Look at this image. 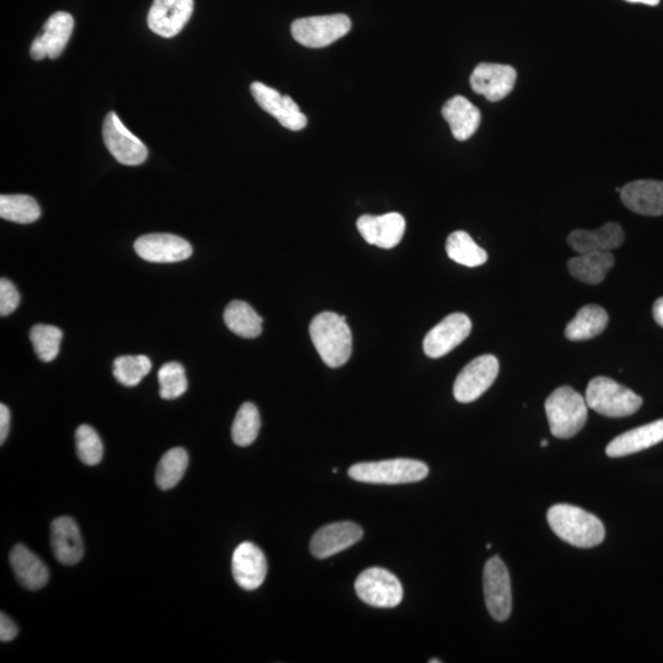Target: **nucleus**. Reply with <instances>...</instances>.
Returning <instances> with one entry per match:
<instances>
[{
	"mask_svg": "<svg viewBox=\"0 0 663 663\" xmlns=\"http://www.w3.org/2000/svg\"><path fill=\"white\" fill-rule=\"evenodd\" d=\"M547 519L555 535L571 546L592 548L605 539V526L601 520L578 506L554 505L548 510Z\"/></svg>",
	"mask_w": 663,
	"mask_h": 663,
	"instance_id": "nucleus-1",
	"label": "nucleus"
},
{
	"mask_svg": "<svg viewBox=\"0 0 663 663\" xmlns=\"http://www.w3.org/2000/svg\"><path fill=\"white\" fill-rule=\"evenodd\" d=\"M347 317L326 311L310 325V337L318 355L332 369L341 368L352 357L353 337Z\"/></svg>",
	"mask_w": 663,
	"mask_h": 663,
	"instance_id": "nucleus-2",
	"label": "nucleus"
},
{
	"mask_svg": "<svg viewBox=\"0 0 663 663\" xmlns=\"http://www.w3.org/2000/svg\"><path fill=\"white\" fill-rule=\"evenodd\" d=\"M546 413L553 436L558 439L574 438L587 422V403L574 388H557L546 401Z\"/></svg>",
	"mask_w": 663,
	"mask_h": 663,
	"instance_id": "nucleus-3",
	"label": "nucleus"
},
{
	"mask_svg": "<svg viewBox=\"0 0 663 663\" xmlns=\"http://www.w3.org/2000/svg\"><path fill=\"white\" fill-rule=\"evenodd\" d=\"M587 407L608 418L629 417L643 406V398L629 388L608 379L595 377L586 390Z\"/></svg>",
	"mask_w": 663,
	"mask_h": 663,
	"instance_id": "nucleus-4",
	"label": "nucleus"
},
{
	"mask_svg": "<svg viewBox=\"0 0 663 663\" xmlns=\"http://www.w3.org/2000/svg\"><path fill=\"white\" fill-rule=\"evenodd\" d=\"M429 467L422 461L395 458L380 462L357 463L349 468V477L354 481L369 484H407L423 481Z\"/></svg>",
	"mask_w": 663,
	"mask_h": 663,
	"instance_id": "nucleus-5",
	"label": "nucleus"
},
{
	"mask_svg": "<svg viewBox=\"0 0 663 663\" xmlns=\"http://www.w3.org/2000/svg\"><path fill=\"white\" fill-rule=\"evenodd\" d=\"M352 29V21L344 14L311 16L295 20L291 34L300 45L323 48L342 39Z\"/></svg>",
	"mask_w": 663,
	"mask_h": 663,
	"instance_id": "nucleus-6",
	"label": "nucleus"
},
{
	"mask_svg": "<svg viewBox=\"0 0 663 663\" xmlns=\"http://www.w3.org/2000/svg\"><path fill=\"white\" fill-rule=\"evenodd\" d=\"M355 592L366 605L376 608H395L403 598L401 581L382 568L364 570L355 581Z\"/></svg>",
	"mask_w": 663,
	"mask_h": 663,
	"instance_id": "nucleus-7",
	"label": "nucleus"
},
{
	"mask_svg": "<svg viewBox=\"0 0 663 663\" xmlns=\"http://www.w3.org/2000/svg\"><path fill=\"white\" fill-rule=\"evenodd\" d=\"M499 361L494 355H482L467 364L458 374L454 385L457 402L471 403L483 396L497 380Z\"/></svg>",
	"mask_w": 663,
	"mask_h": 663,
	"instance_id": "nucleus-8",
	"label": "nucleus"
},
{
	"mask_svg": "<svg viewBox=\"0 0 663 663\" xmlns=\"http://www.w3.org/2000/svg\"><path fill=\"white\" fill-rule=\"evenodd\" d=\"M485 605L497 622L508 621L512 609L511 582L508 568L499 557L490 558L483 573Z\"/></svg>",
	"mask_w": 663,
	"mask_h": 663,
	"instance_id": "nucleus-9",
	"label": "nucleus"
},
{
	"mask_svg": "<svg viewBox=\"0 0 663 663\" xmlns=\"http://www.w3.org/2000/svg\"><path fill=\"white\" fill-rule=\"evenodd\" d=\"M102 137L107 150L120 164L138 166L148 158V149L142 140L128 131L115 112L106 116Z\"/></svg>",
	"mask_w": 663,
	"mask_h": 663,
	"instance_id": "nucleus-10",
	"label": "nucleus"
},
{
	"mask_svg": "<svg viewBox=\"0 0 663 663\" xmlns=\"http://www.w3.org/2000/svg\"><path fill=\"white\" fill-rule=\"evenodd\" d=\"M472 322L470 317L461 312L447 316L424 338V353L429 358L445 357L470 336Z\"/></svg>",
	"mask_w": 663,
	"mask_h": 663,
	"instance_id": "nucleus-11",
	"label": "nucleus"
},
{
	"mask_svg": "<svg viewBox=\"0 0 663 663\" xmlns=\"http://www.w3.org/2000/svg\"><path fill=\"white\" fill-rule=\"evenodd\" d=\"M251 93L258 106L276 118L284 128L298 132L306 127V116L290 96L282 95L276 89L260 82L251 85Z\"/></svg>",
	"mask_w": 663,
	"mask_h": 663,
	"instance_id": "nucleus-12",
	"label": "nucleus"
},
{
	"mask_svg": "<svg viewBox=\"0 0 663 663\" xmlns=\"http://www.w3.org/2000/svg\"><path fill=\"white\" fill-rule=\"evenodd\" d=\"M517 73L515 68L498 63H481L471 75V88L490 102L505 99L515 88Z\"/></svg>",
	"mask_w": 663,
	"mask_h": 663,
	"instance_id": "nucleus-13",
	"label": "nucleus"
},
{
	"mask_svg": "<svg viewBox=\"0 0 663 663\" xmlns=\"http://www.w3.org/2000/svg\"><path fill=\"white\" fill-rule=\"evenodd\" d=\"M134 250L144 261L153 263H176L192 256L190 242L172 234H149L139 237Z\"/></svg>",
	"mask_w": 663,
	"mask_h": 663,
	"instance_id": "nucleus-14",
	"label": "nucleus"
},
{
	"mask_svg": "<svg viewBox=\"0 0 663 663\" xmlns=\"http://www.w3.org/2000/svg\"><path fill=\"white\" fill-rule=\"evenodd\" d=\"M193 0H154L148 14V26L165 39L179 35L193 14Z\"/></svg>",
	"mask_w": 663,
	"mask_h": 663,
	"instance_id": "nucleus-15",
	"label": "nucleus"
},
{
	"mask_svg": "<svg viewBox=\"0 0 663 663\" xmlns=\"http://www.w3.org/2000/svg\"><path fill=\"white\" fill-rule=\"evenodd\" d=\"M74 30L73 16L58 12L50 16L40 36L32 42L30 55L35 61H42L46 57L56 59L62 55L67 47L70 36Z\"/></svg>",
	"mask_w": 663,
	"mask_h": 663,
	"instance_id": "nucleus-16",
	"label": "nucleus"
},
{
	"mask_svg": "<svg viewBox=\"0 0 663 663\" xmlns=\"http://www.w3.org/2000/svg\"><path fill=\"white\" fill-rule=\"evenodd\" d=\"M363 538V530L354 522H336L320 528L311 539V553L317 559L333 557L357 544Z\"/></svg>",
	"mask_w": 663,
	"mask_h": 663,
	"instance_id": "nucleus-17",
	"label": "nucleus"
},
{
	"mask_svg": "<svg viewBox=\"0 0 663 663\" xmlns=\"http://www.w3.org/2000/svg\"><path fill=\"white\" fill-rule=\"evenodd\" d=\"M358 230L370 245L390 250L402 241L406 231V220L400 213H388L381 217L363 215L358 219Z\"/></svg>",
	"mask_w": 663,
	"mask_h": 663,
	"instance_id": "nucleus-18",
	"label": "nucleus"
},
{
	"mask_svg": "<svg viewBox=\"0 0 663 663\" xmlns=\"http://www.w3.org/2000/svg\"><path fill=\"white\" fill-rule=\"evenodd\" d=\"M267 559L251 542L241 543L233 555V575L237 585L247 591L261 587L267 576Z\"/></svg>",
	"mask_w": 663,
	"mask_h": 663,
	"instance_id": "nucleus-19",
	"label": "nucleus"
},
{
	"mask_svg": "<svg viewBox=\"0 0 663 663\" xmlns=\"http://www.w3.org/2000/svg\"><path fill=\"white\" fill-rule=\"evenodd\" d=\"M621 199L625 207L646 217L663 215V182L640 180L622 188Z\"/></svg>",
	"mask_w": 663,
	"mask_h": 663,
	"instance_id": "nucleus-20",
	"label": "nucleus"
},
{
	"mask_svg": "<svg viewBox=\"0 0 663 663\" xmlns=\"http://www.w3.org/2000/svg\"><path fill=\"white\" fill-rule=\"evenodd\" d=\"M52 551L63 565L78 564L84 555V544L79 527L70 517H59L51 526Z\"/></svg>",
	"mask_w": 663,
	"mask_h": 663,
	"instance_id": "nucleus-21",
	"label": "nucleus"
},
{
	"mask_svg": "<svg viewBox=\"0 0 663 663\" xmlns=\"http://www.w3.org/2000/svg\"><path fill=\"white\" fill-rule=\"evenodd\" d=\"M624 231L617 223H607L596 230H574L568 237L571 249L580 253L611 252L621 247Z\"/></svg>",
	"mask_w": 663,
	"mask_h": 663,
	"instance_id": "nucleus-22",
	"label": "nucleus"
},
{
	"mask_svg": "<svg viewBox=\"0 0 663 663\" xmlns=\"http://www.w3.org/2000/svg\"><path fill=\"white\" fill-rule=\"evenodd\" d=\"M663 441V419L627 431L607 446L608 457L618 458L650 449Z\"/></svg>",
	"mask_w": 663,
	"mask_h": 663,
	"instance_id": "nucleus-23",
	"label": "nucleus"
},
{
	"mask_svg": "<svg viewBox=\"0 0 663 663\" xmlns=\"http://www.w3.org/2000/svg\"><path fill=\"white\" fill-rule=\"evenodd\" d=\"M442 117L449 123L452 136L460 142L470 139L481 126V111L466 97L455 96L442 107Z\"/></svg>",
	"mask_w": 663,
	"mask_h": 663,
	"instance_id": "nucleus-24",
	"label": "nucleus"
},
{
	"mask_svg": "<svg viewBox=\"0 0 663 663\" xmlns=\"http://www.w3.org/2000/svg\"><path fill=\"white\" fill-rule=\"evenodd\" d=\"M9 559L16 579L26 590H40L50 580V573H48L46 565L23 544H18L13 548Z\"/></svg>",
	"mask_w": 663,
	"mask_h": 663,
	"instance_id": "nucleus-25",
	"label": "nucleus"
},
{
	"mask_svg": "<svg viewBox=\"0 0 663 663\" xmlns=\"http://www.w3.org/2000/svg\"><path fill=\"white\" fill-rule=\"evenodd\" d=\"M614 256L611 252L582 253L571 258L568 268L571 276L582 283L596 285L605 280L614 266Z\"/></svg>",
	"mask_w": 663,
	"mask_h": 663,
	"instance_id": "nucleus-26",
	"label": "nucleus"
},
{
	"mask_svg": "<svg viewBox=\"0 0 663 663\" xmlns=\"http://www.w3.org/2000/svg\"><path fill=\"white\" fill-rule=\"evenodd\" d=\"M608 320L607 311L603 307L586 305L568 323L567 328H565V337L571 342H581L595 338L606 330Z\"/></svg>",
	"mask_w": 663,
	"mask_h": 663,
	"instance_id": "nucleus-27",
	"label": "nucleus"
},
{
	"mask_svg": "<svg viewBox=\"0 0 663 663\" xmlns=\"http://www.w3.org/2000/svg\"><path fill=\"white\" fill-rule=\"evenodd\" d=\"M225 325L236 336L252 339L262 333L263 318L245 301L235 300L226 306Z\"/></svg>",
	"mask_w": 663,
	"mask_h": 663,
	"instance_id": "nucleus-28",
	"label": "nucleus"
},
{
	"mask_svg": "<svg viewBox=\"0 0 663 663\" xmlns=\"http://www.w3.org/2000/svg\"><path fill=\"white\" fill-rule=\"evenodd\" d=\"M446 252L452 261L471 268L483 266L488 260V253L466 231H455L447 237Z\"/></svg>",
	"mask_w": 663,
	"mask_h": 663,
	"instance_id": "nucleus-29",
	"label": "nucleus"
},
{
	"mask_svg": "<svg viewBox=\"0 0 663 663\" xmlns=\"http://www.w3.org/2000/svg\"><path fill=\"white\" fill-rule=\"evenodd\" d=\"M0 217L13 223L31 224L41 217V209L35 199L26 194H3Z\"/></svg>",
	"mask_w": 663,
	"mask_h": 663,
	"instance_id": "nucleus-30",
	"label": "nucleus"
},
{
	"mask_svg": "<svg viewBox=\"0 0 663 663\" xmlns=\"http://www.w3.org/2000/svg\"><path fill=\"white\" fill-rule=\"evenodd\" d=\"M188 461L190 458L182 447H175V449L167 451L156 470L155 479L158 487L163 490L175 488L185 476Z\"/></svg>",
	"mask_w": 663,
	"mask_h": 663,
	"instance_id": "nucleus-31",
	"label": "nucleus"
},
{
	"mask_svg": "<svg viewBox=\"0 0 663 663\" xmlns=\"http://www.w3.org/2000/svg\"><path fill=\"white\" fill-rule=\"evenodd\" d=\"M261 429V417L255 404L246 402L237 412L231 436L237 446H250L257 439Z\"/></svg>",
	"mask_w": 663,
	"mask_h": 663,
	"instance_id": "nucleus-32",
	"label": "nucleus"
},
{
	"mask_svg": "<svg viewBox=\"0 0 663 663\" xmlns=\"http://www.w3.org/2000/svg\"><path fill=\"white\" fill-rule=\"evenodd\" d=\"M152 370V361L145 355H125L113 363V375L120 384L133 387L140 384Z\"/></svg>",
	"mask_w": 663,
	"mask_h": 663,
	"instance_id": "nucleus-33",
	"label": "nucleus"
},
{
	"mask_svg": "<svg viewBox=\"0 0 663 663\" xmlns=\"http://www.w3.org/2000/svg\"><path fill=\"white\" fill-rule=\"evenodd\" d=\"M32 347L40 360L50 363L57 358L63 339V332L58 327L36 325L30 332Z\"/></svg>",
	"mask_w": 663,
	"mask_h": 663,
	"instance_id": "nucleus-34",
	"label": "nucleus"
},
{
	"mask_svg": "<svg viewBox=\"0 0 663 663\" xmlns=\"http://www.w3.org/2000/svg\"><path fill=\"white\" fill-rule=\"evenodd\" d=\"M160 397L172 401L187 391L188 381L185 369L176 361L163 365L159 371Z\"/></svg>",
	"mask_w": 663,
	"mask_h": 663,
	"instance_id": "nucleus-35",
	"label": "nucleus"
},
{
	"mask_svg": "<svg viewBox=\"0 0 663 663\" xmlns=\"http://www.w3.org/2000/svg\"><path fill=\"white\" fill-rule=\"evenodd\" d=\"M75 442H77V452L80 461L86 466H96L104 457V445L99 434L89 427L82 425L75 433Z\"/></svg>",
	"mask_w": 663,
	"mask_h": 663,
	"instance_id": "nucleus-36",
	"label": "nucleus"
},
{
	"mask_svg": "<svg viewBox=\"0 0 663 663\" xmlns=\"http://www.w3.org/2000/svg\"><path fill=\"white\" fill-rule=\"evenodd\" d=\"M20 295L15 285L8 279L0 280V315L8 316L18 309Z\"/></svg>",
	"mask_w": 663,
	"mask_h": 663,
	"instance_id": "nucleus-37",
	"label": "nucleus"
},
{
	"mask_svg": "<svg viewBox=\"0 0 663 663\" xmlns=\"http://www.w3.org/2000/svg\"><path fill=\"white\" fill-rule=\"evenodd\" d=\"M16 635H18V627H16V624L7 616V614H0V640H2L3 643H8V641L15 639Z\"/></svg>",
	"mask_w": 663,
	"mask_h": 663,
	"instance_id": "nucleus-38",
	"label": "nucleus"
},
{
	"mask_svg": "<svg viewBox=\"0 0 663 663\" xmlns=\"http://www.w3.org/2000/svg\"><path fill=\"white\" fill-rule=\"evenodd\" d=\"M10 429V412L5 404H0V444H4L8 438Z\"/></svg>",
	"mask_w": 663,
	"mask_h": 663,
	"instance_id": "nucleus-39",
	"label": "nucleus"
},
{
	"mask_svg": "<svg viewBox=\"0 0 663 663\" xmlns=\"http://www.w3.org/2000/svg\"><path fill=\"white\" fill-rule=\"evenodd\" d=\"M652 315H654V320L657 325L663 327V298L655 301L654 309H652Z\"/></svg>",
	"mask_w": 663,
	"mask_h": 663,
	"instance_id": "nucleus-40",
	"label": "nucleus"
},
{
	"mask_svg": "<svg viewBox=\"0 0 663 663\" xmlns=\"http://www.w3.org/2000/svg\"><path fill=\"white\" fill-rule=\"evenodd\" d=\"M625 2L635 3V4H645L650 5V7H656L659 5L661 0H625Z\"/></svg>",
	"mask_w": 663,
	"mask_h": 663,
	"instance_id": "nucleus-41",
	"label": "nucleus"
},
{
	"mask_svg": "<svg viewBox=\"0 0 663 663\" xmlns=\"http://www.w3.org/2000/svg\"><path fill=\"white\" fill-rule=\"evenodd\" d=\"M548 445H549V442H548L546 439H543V440L541 441V446H542V447H547Z\"/></svg>",
	"mask_w": 663,
	"mask_h": 663,
	"instance_id": "nucleus-42",
	"label": "nucleus"
},
{
	"mask_svg": "<svg viewBox=\"0 0 663 663\" xmlns=\"http://www.w3.org/2000/svg\"><path fill=\"white\" fill-rule=\"evenodd\" d=\"M429 662H430V663H434V662H438V663H440L441 661H440V660H430Z\"/></svg>",
	"mask_w": 663,
	"mask_h": 663,
	"instance_id": "nucleus-43",
	"label": "nucleus"
},
{
	"mask_svg": "<svg viewBox=\"0 0 663 663\" xmlns=\"http://www.w3.org/2000/svg\"><path fill=\"white\" fill-rule=\"evenodd\" d=\"M490 548H492V544L489 543V544H487V549H490Z\"/></svg>",
	"mask_w": 663,
	"mask_h": 663,
	"instance_id": "nucleus-44",
	"label": "nucleus"
}]
</instances>
